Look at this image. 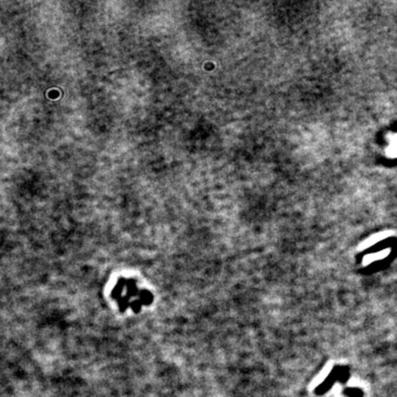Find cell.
I'll use <instances>...</instances> for the list:
<instances>
[{
	"label": "cell",
	"instance_id": "cell-1",
	"mask_svg": "<svg viewBox=\"0 0 397 397\" xmlns=\"http://www.w3.org/2000/svg\"><path fill=\"white\" fill-rule=\"evenodd\" d=\"M114 297L120 303V307L126 310L128 307L134 308V310L142 308L151 302V295L146 290L142 292L137 288L134 280L122 279L114 288Z\"/></svg>",
	"mask_w": 397,
	"mask_h": 397
}]
</instances>
